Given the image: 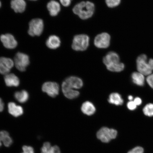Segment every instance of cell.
Here are the masks:
<instances>
[{"instance_id":"6da1fadb","label":"cell","mask_w":153,"mask_h":153,"mask_svg":"<svg viewBox=\"0 0 153 153\" xmlns=\"http://www.w3.org/2000/svg\"><path fill=\"white\" fill-rule=\"evenodd\" d=\"M95 9L94 3L89 1H83L77 4L73 8L74 14L82 20H87L93 16Z\"/></svg>"},{"instance_id":"7a4b0ae2","label":"cell","mask_w":153,"mask_h":153,"mask_svg":"<svg viewBox=\"0 0 153 153\" xmlns=\"http://www.w3.org/2000/svg\"><path fill=\"white\" fill-rule=\"evenodd\" d=\"M89 37L86 34L76 35L73 39L72 48L76 51H85L89 47Z\"/></svg>"},{"instance_id":"3957f363","label":"cell","mask_w":153,"mask_h":153,"mask_svg":"<svg viewBox=\"0 0 153 153\" xmlns=\"http://www.w3.org/2000/svg\"><path fill=\"white\" fill-rule=\"evenodd\" d=\"M117 131L113 129H109L107 127L101 128L97 133V138L102 142L108 143L112 139L116 138Z\"/></svg>"},{"instance_id":"277c9868","label":"cell","mask_w":153,"mask_h":153,"mask_svg":"<svg viewBox=\"0 0 153 153\" xmlns=\"http://www.w3.org/2000/svg\"><path fill=\"white\" fill-rule=\"evenodd\" d=\"M44 26V22L42 19H32L29 24L28 34L33 37L41 35L43 32Z\"/></svg>"},{"instance_id":"5b68a950","label":"cell","mask_w":153,"mask_h":153,"mask_svg":"<svg viewBox=\"0 0 153 153\" xmlns=\"http://www.w3.org/2000/svg\"><path fill=\"white\" fill-rule=\"evenodd\" d=\"M14 62L17 69L19 71L24 72L30 64L29 57L25 53L18 52L15 55Z\"/></svg>"},{"instance_id":"8992f818","label":"cell","mask_w":153,"mask_h":153,"mask_svg":"<svg viewBox=\"0 0 153 153\" xmlns=\"http://www.w3.org/2000/svg\"><path fill=\"white\" fill-rule=\"evenodd\" d=\"M137 65L138 72L143 75L148 76L152 74V71L149 66L146 55L141 54L137 57Z\"/></svg>"},{"instance_id":"52a82bcc","label":"cell","mask_w":153,"mask_h":153,"mask_svg":"<svg viewBox=\"0 0 153 153\" xmlns=\"http://www.w3.org/2000/svg\"><path fill=\"white\" fill-rule=\"evenodd\" d=\"M110 42V34L106 32H103L96 36L94 40V45L98 48L106 49L109 46Z\"/></svg>"},{"instance_id":"ba28073f","label":"cell","mask_w":153,"mask_h":153,"mask_svg":"<svg viewBox=\"0 0 153 153\" xmlns=\"http://www.w3.org/2000/svg\"><path fill=\"white\" fill-rule=\"evenodd\" d=\"M42 90L47 93L49 96L55 97L59 93V86L56 82H48L43 84Z\"/></svg>"},{"instance_id":"9c48e42d","label":"cell","mask_w":153,"mask_h":153,"mask_svg":"<svg viewBox=\"0 0 153 153\" xmlns=\"http://www.w3.org/2000/svg\"><path fill=\"white\" fill-rule=\"evenodd\" d=\"M14 65L12 59L4 57H0V74L5 75L9 74Z\"/></svg>"},{"instance_id":"30bf717a","label":"cell","mask_w":153,"mask_h":153,"mask_svg":"<svg viewBox=\"0 0 153 153\" xmlns=\"http://www.w3.org/2000/svg\"><path fill=\"white\" fill-rule=\"evenodd\" d=\"M0 39L4 46L8 49H14L17 46L18 42L14 36L9 33L2 34Z\"/></svg>"},{"instance_id":"8fae6325","label":"cell","mask_w":153,"mask_h":153,"mask_svg":"<svg viewBox=\"0 0 153 153\" xmlns=\"http://www.w3.org/2000/svg\"><path fill=\"white\" fill-rule=\"evenodd\" d=\"M62 89L65 96L69 99H75L79 95V91L70 87L65 81L62 83Z\"/></svg>"},{"instance_id":"7c38bea8","label":"cell","mask_w":153,"mask_h":153,"mask_svg":"<svg viewBox=\"0 0 153 153\" xmlns=\"http://www.w3.org/2000/svg\"><path fill=\"white\" fill-rule=\"evenodd\" d=\"M103 62L106 66L120 62L119 55L114 51H111L103 58Z\"/></svg>"},{"instance_id":"4fadbf2b","label":"cell","mask_w":153,"mask_h":153,"mask_svg":"<svg viewBox=\"0 0 153 153\" xmlns=\"http://www.w3.org/2000/svg\"><path fill=\"white\" fill-rule=\"evenodd\" d=\"M64 81L70 87L74 89H80L83 85L82 79L76 76H70L66 78Z\"/></svg>"},{"instance_id":"5bb4252c","label":"cell","mask_w":153,"mask_h":153,"mask_svg":"<svg viewBox=\"0 0 153 153\" xmlns=\"http://www.w3.org/2000/svg\"><path fill=\"white\" fill-rule=\"evenodd\" d=\"M7 107L9 113L15 117H18L23 114L24 110L22 107L14 102L9 103Z\"/></svg>"},{"instance_id":"9a60e30c","label":"cell","mask_w":153,"mask_h":153,"mask_svg":"<svg viewBox=\"0 0 153 153\" xmlns=\"http://www.w3.org/2000/svg\"><path fill=\"white\" fill-rule=\"evenodd\" d=\"M4 81L6 85L8 87H17L20 85L19 78L14 74H8L5 75Z\"/></svg>"},{"instance_id":"2e32d148","label":"cell","mask_w":153,"mask_h":153,"mask_svg":"<svg viewBox=\"0 0 153 153\" xmlns=\"http://www.w3.org/2000/svg\"><path fill=\"white\" fill-rule=\"evenodd\" d=\"M10 4L11 8L16 13H22L26 9V4L24 0H12Z\"/></svg>"},{"instance_id":"e0dca14e","label":"cell","mask_w":153,"mask_h":153,"mask_svg":"<svg viewBox=\"0 0 153 153\" xmlns=\"http://www.w3.org/2000/svg\"><path fill=\"white\" fill-rule=\"evenodd\" d=\"M47 7L50 14L52 16H57L60 11V4L55 0H51L48 3Z\"/></svg>"},{"instance_id":"ac0fdd59","label":"cell","mask_w":153,"mask_h":153,"mask_svg":"<svg viewBox=\"0 0 153 153\" xmlns=\"http://www.w3.org/2000/svg\"><path fill=\"white\" fill-rule=\"evenodd\" d=\"M61 41L58 36L51 35L50 36L46 42V45L49 48L51 49H56L60 47Z\"/></svg>"},{"instance_id":"d6986e66","label":"cell","mask_w":153,"mask_h":153,"mask_svg":"<svg viewBox=\"0 0 153 153\" xmlns=\"http://www.w3.org/2000/svg\"><path fill=\"white\" fill-rule=\"evenodd\" d=\"M81 111L83 114L91 116L95 113L96 108L94 105L91 102L86 101L82 105Z\"/></svg>"},{"instance_id":"ffe728a7","label":"cell","mask_w":153,"mask_h":153,"mask_svg":"<svg viewBox=\"0 0 153 153\" xmlns=\"http://www.w3.org/2000/svg\"><path fill=\"white\" fill-rule=\"evenodd\" d=\"M41 153H60V148L55 145L51 146L50 143L45 142L41 148Z\"/></svg>"},{"instance_id":"44dd1931","label":"cell","mask_w":153,"mask_h":153,"mask_svg":"<svg viewBox=\"0 0 153 153\" xmlns=\"http://www.w3.org/2000/svg\"><path fill=\"white\" fill-rule=\"evenodd\" d=\"M108 102L117 106L121 105L123 103V99L119 94L114 93L111 94L108 99Z\"/></svg>"},{"instance_id":"7402d4cb","label":"cell","mask_w":153,"mask_h":153,"mask_svg":"<svg viewBox=\"0 0 153 153\" xmlns=\"http://www.w3.org/2000/svg\"><path fill=\"white\" fill-rule=\"evenodd\" d=\"M0 141L3 143L5 146L8 147L12 144L13 140L9 133L6 131H0Z\"/></svg>"},{"instance_id":"603a6c76","label":"cell","mask_w":153,"mask_h":153,"mask_svg":"<svg viewBox=\"0 0 153 153\" xmlns=\"http://www.w3.org/2000/svg\"><path fill=\"white\" fill-rule=\"evenodd\" d=\"M29 97L28 92L25 90L16 91L14 94V97L19 102L21 103L26 102Z\"/></svg>"},{"instance_id":"cb8c5ba5","label":"cell","mask_w":153,"mask_h":153,"mask_svg":"<svg viewBox=\"0 0 153 153\" xmlns=\"http://www.w3.org/2000/svg\"><path fill=\"white\" fill-rule=\"evenodd\" d=\"M144 75L139 72L133 73L131 75L132 79L134 83L137 85L142 86L144 85L145 78Z\"/></svg>"},{"instance_id":"d4e9b609","label":"cell","mask_w":153,"mask_h":153,"mask_svg":"<svg viewBox=\"0 0 153 153\" xmlns=\"http://www.w3.org/2000/svg\"><path fill=\"white\" fill-rule=\"evenodd\" d=\"M108 70L110 71L114 72H120L123 70L124 65L122 62H119L113 64L106 66Z\"/></svg>"},{"instance_id":"484cf974","label":"cell","mask_w":153,"mask_h":153,"mask_svg":"<svg viewBox=\"0 0 153 153\" xmlns=\"http://www.w3.org/2000/svg\"><path fill=\"white\" fill-rule=\"evenodd\" d=\"M143 114L149 117L153 116V104H149L144 107L143 110Z\"/></svg>"},{"instance_id":"4316f807","label":"cell","mask_w":153,"mask_h":153,"mask_svg":"<svg viewBox=\"0 0 153 153\" xmlns=\"http://www.w3.org/2000/svg\"><path fill=\"white\" fill-rule=\"evenodd\" d=\"M121 0H106L105 2L107 6L110 8H114L119 5Z\"/></svg>"},{"instance_id":"83f0119b","label":"cell","mask_w":153,"mask_h":153,"mask_svg":"<svg viewBox=\"0 0 153 153\" xmlns=\"http://www.w3.org/2000/svg\"><path fill=\"white\" fill-rule=\"evenodd\" d=\"M144 150L143 147L137 146L129 151L127 153H144Z\"/></svg>"},{"instance_id":"f1b7e54d","label":"cell","mask_w":153,"mask_h":153,"mask_svg":"<svg viewBox=\"0 0 153 153\" xmlns=\"http://www.w3.org/2000/svg\"><path fill=\"white\" fill-rule=\"evenodd\" d=\"M23 152L22 153H34V149L30 146H24L22 147Z\"/></svg>"},{"instance_id":"f546056e","label":"cell","mask_w":153,"mask_h":153,"mask_svg":"<svg viewBox=\"0 0 153 153\" xmlns=\"http://www.w3.org/2000/svg\"><path fill=\"white\" fill-rule=\"evenodd\" d=\"M137 105L133 101H130L127 103V106L129 110H134L137 108Z\"/></svg>"},{"instance_id":"4dcf8cb0","label":"cell","mask_w":153,"mask_h":153,"mask_svg":"<svg viewBox=\"0 0 153 153\" xmlns=\"http://www.w3.org/2000/svg\"><path fill=\"white\" fill-rule=\"evenodd\" d=\"M146 81L149 86L153 89V74H151L147 76Z\"/></svg>"},{"instance_id":"1f68e13d","label":"cell","mask_w":153,"mask_h":153,"mask_svg":"<svg viewBox=\"0 0 153 153\" xmlns=\"http://www.w3.org/2000/svg\"><path fill=\"white\" fill-rule=\"evenodd\" d=\"M72 1V0H60L61 4L65 7L69 6L71 4Z\"/></svg>"},{"instance_id":"d6a6232c","label":"cell","mask_w":153,"mask_h":153,"mask_svg":"<svg viewBox=\"0 0 153 153\" xmlns=\"http://www.w3.org/2000/svg\"><path fill=\"white\" fill-rule=\"evenodd\" d=\"M133 101L137 106L140 105L141 104V103H142V100L139 97H136V98L134 99Z\"/></svg>"},{"instance_id":"836d02e7","label":"cell","mask_w":153,"mask_h":153,"mask_svg":"<svg viewBox=\"0 0 153 153\" xmlns=\"http://www.w3.org/2000/svg\"><path fill=\"white\" fill-rule=\"evenodd\" d=\"M4 108V104L2 99L0 98V112L3 111Z\"/></svg>"},{"instance_id":"e575fe53","label":"cell","mask_w":153,"mask_h":153,"mask_svg":"<svg viewBox=\"0 0 153 153\" xmlns=\"http://www.w3.org/2000/svg\"><path fill=\"white\" fill-rule=\"evenodd\" d=\"M148 62L149 66H150L151 70L152 71H153V59H149Z\"/></svg>"},{"instance_id":"d590c367","label":"cell","mask_w":153,"mask_h":153,"mask_svg":"<svg viewBox=\"0 0 153 153\" xmlns=\"http://www.w3.org/2000/svg\"><path fill=\"white\" fill-rule=\"evenodd\" d=\"M128 98L129 100L130 101H132L133 99V96H132L131 95H129L128 97Z\"/></svg>"},{"instance_id":"8d00e7d4","label":"cell","mask_w":153,"mask_h":153,"mask_svg":"<svg viewBox=\"0 0 153 153\" xmlns=\"http://www.w3.org/2000/svg\"><path fill=\"white\" fill-rule=\"evenodd\" d=\"M1 145H2L1 142V141H0V147H1Z\"/></svg>"},{"instance_id":"74e56055","label":"cell","mask_w":153,"mask_h":153,"mask_svg":"<svg viewBox=\"0 0 153 153\" xmlns=\"http://www.w3.org/2000/svg\"><path fill=\"white\" fill-rule=\"evenodd\" d=\"M1 1H0V7H1Z\"/></svg>"},{"instance_id":"f35d334b","label":"cell","mask_w":153,"mask_h":153,"mask_svg":"<svg viewBox=\"0 0 153 153\" xmlns=\"http://www.w3.org/2000/svg\"><path fill=\"white\" fill-rule=\"evenodd\" d=\"M30 1H37V0H30Z\"/></svg>"}]
</instances>
